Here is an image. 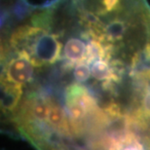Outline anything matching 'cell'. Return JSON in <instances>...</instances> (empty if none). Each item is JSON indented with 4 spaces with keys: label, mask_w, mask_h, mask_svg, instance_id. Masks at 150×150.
<instances>
[{
    "label": "cell",
    "mask_w": 150,
    "mask_h": 150,
    "mask_svg": "<svg viewBox=\"0 0 150 150\" xmlns=\"http://www.w3.org/2000/svg\"><path fill=\"white\" fill-rule=\"evenodd\" d=\"M67 106L72 133L80 134L83 133L89 113L96 110V101L85 88L74 85L67 90Z\"/></svg>",
    "instance_id": "6da1fadb"
},
{
    "label": "cell",
    "mask_w": 150,
    "mask_h": 150,
    "mask_svg": "<svg viewBox=\"0 0 150 150\" xmlns=\"http://www.w3.org/2000/svg\"><path fill=\"white\" fill-rule=\"evenodd\" d=\"M34 65L31 57L22 52L9 62L5 69L4 80L22 87L31 80Z\"/></svg>",
    "instance_id": "7a4b0ae2"
},
{
    "label": "cell",
    "mask_w": 150,
    "mask_h": 150,
    "mask_svg": "<svg viewBox=\"0 0 150 150\" xmlns=\"http://www.w3.org/2000/svg\"><path fill=\"white\" fill-rule=\"evenodd\" d=\"M61 44L54 35L45 34L34 43L32 49V61L34 64H50L58 61Z\"/></svg>",
    "instance_id": "3957f363"
},
{
    "label": "cell",
    "mask_w": 150,
    "mask_h": 150,
    "mask_svg": "<svg viewBox=\"0 0 150 150\" xmlns=\"http://www.w3.org/2000/svg\"><path fill=\"white\" fill-rule=\"evenodd\" d=\"M47 122L50 125V127L57 133L64 134L65 137H70L73 134L69 120L67 119L64 109L59 104L53 103V101H51L50 103V110Z\"/></svg>",
    "instance_id": "277c9868"
},
{
    "label": "cell",
    "mask_w": 150,
    "mask_h": 150,
    "mask_svg": "<svg viewBox=\"0 0 150 150\" xmlns=\"http://www.w3.org/2000/svg\"><path fill=\"white\" fill-rule=\"evenodd\" d=\"M50 100L43 98H34L29 100L25 105V122L42 123L47 121L50 110Z\"/></svg>",
    "instance_id": "5b68a950"
},
{
    "label": "cell",
    "mask_w": 150,
    "mask_h": 150,
    "mask_svg": "<svg viewBox=\"0 0 150 150\" xmlns=\"http://www.w3.org/2000/svg\"><path fill=\"white\" fill-rule=\"evenodd\" d=\"M22 87L8 81H2V107L6 111H12L17 106L22 95Z\"/></svg>",
    "instance_id": "8992f818"
},
{
    "label": "cell",
    "mask_w": 150,
    "mask_h": 150,
    "mask_svg": "<svg viewBox=\"0 0 150 150\" xmlns=\"http://www.w3.org/2000/svg\"><path fill=\"white\" fill-rule=\"evenodd\" d=\"M87 48L83 41L77 38L69 39L64 46V56L70 62H78L86 59Z\"/></svg>",
    "instance_id": "52a82bcc"
},
{
    "label": "cell",
    "mask_w": 150,
    "mask_h": 150,
    "mask_svg": "<svg viewBox=\"0 0 150 150\" xmlns=\"http://www.w3.org/2000/svg\"><path fill=\"white\" fill-rule=\"evenodd\" d=\"M92 76L97 80L105 81L110 80L113 78L112 69L110 68L108 62L103 59H98L95 61L91 67Z\"/></svg>",
    "instance_id": "ba28073f"
},
{
    "label": "cell",
    "mask_w": 150,
    "mask_h": 150,
    "mask_svg": "<svg viewBox=\"0 0 150 150\" xmlns=\"http://www.w3.org/2000/svg\"><path fill=\"white\" fill-rule=\"evenodd\" d=\"M74 78L78 82H85L89 79V77L92 75L91 68L89 67V65L85 64V62H80L74 68Z\"/></svg>",
    "instance_id": "9c48e42d"
},
{
    "label": "cell",
    "mask_w": 150,
    "mask_h": 150,
    "mask_svg": "<svg viewBox=\"0 0 150 150\" xmlns=\"http://www.w3.org/2000/svg\"><path fill=\"white\" fill-rule=\"evenodd\" d=\"M142 116H143L144 118H150V87L146 90L142 100Z\"/></svg>",
    "instance_id": "30bf717a"
},
{
    "label": "cell",
    "mask_w": 150,
    "mask_h": 150,
    "mask_svg": "<svg viewBox=\"0 0 150 150\" xmlns=\"http://www.w3.org/2000/svg\"><path fill=\"white\" fill-rule=\"evenodd\" d=\"M123 32V26L121 23H112L108 26L107 28V33L110 37L116 38V37H120Z\"/></svg>",
    "instance_id": "8fae6325"
},
{
    "label": "cell",
    "mask_w": 150,
    "mask_h": 150,
    "mask_svg": "<svg viewBox=\"0 0 150 150\" xmlns=\"http://www.w3.org/2000/svg\"><path fill=\"white\" fill-rule=\"evenodd\" d=\"M118 1L119 0H104V5H105V8L107 10L110 11L117 5Z\"/></svg>",
    "instance_id": "7c38bea8"
}]
</instances>
